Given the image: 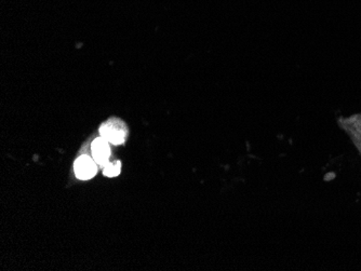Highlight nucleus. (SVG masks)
Wrapping results in <instances>:
<instances>
[{
	"label": "nucleus",
	"instance_id": "3",
	"mask_svg": "<svg viewBox=\"0 0 361 271\" xmlns=\"http://www.w3.org/2000/svg\"><path fill=\"white\" fill-rule=\"evenodd\" d=\"M97 163L89 156H80L75 163V173L79 179L88 181L97 174Z\"/></svg>",
	"mask_w": 361,
	"mask_h": 271
},
{
	"label": "nucleus",
	"instance_id": "1",
	"mask_svg": "<svg viewBox=\"0 0 361 271\" xmlns=\"http://www.w3.org/2000/svg\"><path fill=\"white\" fill-rule=\"evenodd\" d=\"M101 137H104L106 141H111V144H123L125 141L127 130L123 121L118 119H111L107 121L100 127Z\"/></svg>",
	"mask_w": 361,
	"mask_h": 271
},
{
	"label": "nucleus",
	"instance_id": "5",
	"mask_svg": "<svg viewBox=\"0 0 361 271\" xmlns=\"http://www.w3.org/2000/svg\"><path fill=\"white\" fill-rule=\"evenodd\" d=\"M121 163L119 161L115 163H109L104 168V175L109 177H115L121 174Z\"/></svg>",
	"mask_w": 361,
	"mask_h": 271
},
{
	"label": "nucleus",
	"instance_id": "2",
	"mask_svg": "<svg viewBox=\"0 0 361 271\" xmlns=\"http://www.w3.org/2000/svg\"><path fill=\"white\" fill-rule=\"evenodd\" d=\"M338 125L350 135L353 143L361 156V114L353 115L348 118L340 119Z\"/></svg>",
	"mask_w": 361,
	"mask_h": 271
},
{
	"label": "nucleus",
	"instance_id": "4",
	"mask_svg": "<svg viewBox=\"0 0 361 271\" xmlns=\"http://www.w3.org/2000/svg\"><path fill=\"white\" fill-rule=\"evenodd\" d=\"M91 149H92L93 159L95 163L99 165L106 167L109 163V156H111L109 141L102 137H97L93 141Z\"/></svg>",
	"mask_w": 361,
	"mask_h": 271
}]
</instances>
